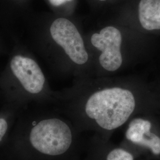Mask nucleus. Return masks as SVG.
I'll return each mask as SVG.
<instances>
[{
    "instance_id": "1",
    "label": "nucleus",
    "mask_w": 160,
    "mask_h": 160,
    "mask_svg": "<svg viewBox=\"0 0 160 160\" xmlns=\"http://www.w3.org/2000/svg\"><path fill=\"white\" fill-rule=\"evenodd\" d=\"M56 101L81 132L108 139L138 114L160 113L154 83L137 76L75 78L71 88L56 93Z\"/></svg>"
},
{
    "instance_id": "11",
    "label": "nucleus",
    "mask_w": 160,
    "mask_h": 160,
    "mask_svg": "<svg viewBox=\"0 0 160 160\" xmlns=\"http://www.w3.org/2000/svg\"><path fill=\"white\" fill-rule=\"evenodd\" d=\"M72 0H49L52 5L54 6H59L66 3L67 2H71Z\"/></svg>"
},
{
    "instance_id": "8",
    "label": "nucleus",
    "mask_w": 160,
    "mask_h": 160,
    "mask_svg": "<svg viewBox=\"0 0 160 160\" xmlns=\"http://www.w3.org/2000/svg\"><path fill=\"white\" fill-rule=\"evenodd\" d=\"M82 160H138L128 149L96 133L86 141Z\"/></svg>"
},
{
    "instance_id": "5",
    "label": "nucleus",
    "mask_w": 160,
    "mask_h": 160,
    "mask_svg": "<svg viewBox=\"0 0 160 160\" xmlns=\"http://www.w3.org/2000/svg\"><path fill=\"white\" fill-rule=\"evenodd\" d=\"M2 80L18 88L26 95L55 101L56 93L49 88L40 65L31 55L17 50L2 74ZM7 83V84H9Z\"/></svg>"
},
{
    "instance_id": "6",
    "label": "nucleus",
    "mask_w": 160,
    "mask_h": 160,
    "mask_svg": "<svg viewBox=\"0 0 160 160\" xmlns=\"http://www.w3.org/2000/svg\"><path fill=\"white\" fill-rule=\"evenodd\" d=\"M121 146L137 157L150 160L160 159V117L159 114H138L126 124Z\"/></svg>"
},
{
    "instance_id": "10",
    "label": "nucleus",
    "mask_w": 160,
    "mask_h": 160,
    "mask_svg": "<svg viewBox=\"0 0 160 160\" xmlns=\"http://www.w3.org/2000/svg\"><path fill=\"white\" fill-rule=\"evenodd\" d=\"M8 128V122L4 118H0V142L2 140Z\"/></svg>"
},
{
    "instance_id": "2",
    "label": "nucleus",
    "mask_w": 160,
    "mask_h": 160,
    "mask_svg": "<svg viewBox=\"0 0 160 160\" xmlns=\"http://www.w3.org/2000/svg\"><path fill=\"white\" fill-rule=\"evenodd\" d=\"M155 37L114 21L85 35L92 60V77L112 76L151 57Z\"/></svg>"
},
{
    "instance_id": "4",
    "label": "nucleus",
    "mask_w": 160,
    "mask_h": 160,
    "mask_svg": "<svg viewBox=\"0 0 160 160\" xmlns=\"http://www.w3.org/2000/svg\"><path fill=\"white\" fill-rule=\"evenodd\" d=\"M66 116L49 113L34 125L29 142L44 160H80L86 141Z\"/></svg>"
},
{
    "instance_id": "9",
    "label": "nucleus",
    "mask_w": 160,
    "mask_h": 160,
    "mask_svg": "<svg viewBox=\"0 0 160 160\" xmlns=\"http://www.w3.org/2000/svg\"><path fill=\"white\" fill-rule=\"evenodd\" d=\"M91 5L96 7H102L104 6H110L125 0H87Z\"/></svg>"
},
{
    "instance_id": "3",
    "label": "nucleus",
    "mask_w": 160,
    "mask_h": 160,
    "mask_svg": "<svg viewBox=\"0 0 160 160\" xmlns=\"http://www.w3.org/2000/svg\"><path fill=\"white\" fill-rule=\"evenodd\" d=\"M38 46L55 71L75 78L92 77V60L85 35L68 17L52 18L37 30Z\"/></svg>"
},
{
    "instance_id": "7",
    "label": "nucleus",
    "mask_w": 160,
    "mask_h": 160,
    "mask_svg": "<svg viewBox=\"0 0 160 160\" xmlns=\"http://www.w3.org/2000/svg\"><path fill=\"white\" fill-rule=\"evenodd\" d=\"M143 34L160 35V0H125L113 20Z\"/></svg>"
},
{
    "instance_id": "12",
    "label": "nucleus",
    "mask_w": 160,
    "mask_h": 160,
    "mask_svg": "<svg viewBox=\"0 0 160 160\" xmlns=\"http://www.w3.org/2000/svg\"><path fill=\"white\" fill-rule=\"evenodd\" d=\"M155 86V88H156V90L159 96L160 99V81H159L157 83H154Z\"/></svg>"
}]
</instances>
